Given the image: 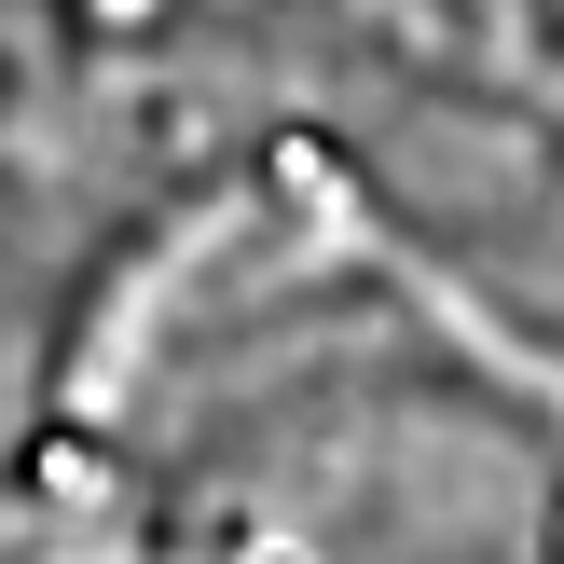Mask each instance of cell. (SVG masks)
I'll use <instances>...</instances> for the list:
<instances>
[{
  "mask_svg": "<svg viewBox=\"0 0 564 564\" xmlns=\"http://www.w3.org/2000/svg\"><path fill=\"white\" fill-rule=\"evenodd\" d=\"M42 564H564V372L303 152L110 317L42 455Z\"/></svg>",
  "mask_w": 564,
  "mask_h": 564,
  "instance_id": "cell-1",
  "label": "cell"
},
{
  "mask_svg": "<svg viewBox=\"0 0 564 564\" xmlns=\"http://www.w3.org/2000/svg\"><path fill=\"white\" fill-rule=\"evenodd\" d=\"M14 564H42V551H14Z\"/></svg>",
  "mask_w": 564,
  "mask_h": 564,
  "instance_id": "cell-2",
  "label": "cell"
}]
</instances>
